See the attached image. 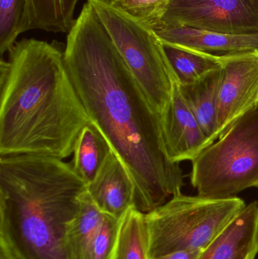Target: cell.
I'll return each mask as SVG.
<instances>
[{
    "label": "cell",
    "mask_w": 258,
    "mask_h": 259,
    "mask_svg": "<svg viewBox=\"0 0 258 259\" xmlns=\"http://www.w3.org/2000/svg\"><path fill=\"white\" fill-rule=\"evenodd\" d=\"M180 26L230 34L258 33V0H172L156 30Z\"/></svg>",
    "instance_id": "obj_7"
},
{
    "label": "cell",
    "mask_w": 258,
    "mask_h": 259,
    "mask_svg": "<svg viewBox=\"0 0 258 259\" xmlns=\"http://www.w3.org/2000/svg\"><path fill=\"white\" fill-rule=\"evenodd\" d=\"M154 31L162 42L217 56L258 51V33L230 34L183 26L161 27Z\"/></svg>",
    "instance_id": "obj_12"
},
{
    "label": "cell",
    "mask_w": 258,
    "mask_h": 259,
    "mask_svg": "<svg viewBox=\"0 0 258 259\" xmlns=\"http://www.w3.org/2000/svg\"><path fill=\"white\" fill-rule=\"evenodd\" d=\"M0 259H15L12 252L2 243H0Z\"/></svg>",
    "instance_id": "obj_23"
},
{
    "label": "cell",
    "mask_w": 258,
    "mask_h": 259,
    "mask_svg": "<svg viewBox=\"0 0 258 259\" xmlns=\"http://www.w3.org/2000/svg\"><path fill=\"white\" fill-rule=\"evenodd\" d=\"M110 35L129 69L162 118L177 81L153 29L114 7L109 0H86Z\"/></svg>",
    "instance_id": "obj_6"
},
{
    "label": "cell",
    "mask_w": 258,
    "mask_h": 259,
    "mask_svg": "<svg viewBox=\"0 0 258 259\" xmlns=\"http://www.w3.org/2000/svg\"><path fill=\"white\" fill-rule=\"evenodd\" d=\"M86 188L62 159L0 156V243L15 259H72L67 228Z\"/></svg>",
    "instance_id": "obj_3"
},
{
    "label": "cell",
    "mask_w": 258,
    "mask_h": 259,
    "mask_svg": "<svg viewBox=\"0 0 258 259\" xmlns=\"http://www.w3.org/2000/svg\"><path fill=\"white\" fill-rule=\"evenodd\" d=\"M56 41L22 39L0 64V156L64 159L90 123Z\"/></svg>",
    "instance_id": "obj_2"
},
{
    "label": "cell",
    "mask_w": 258,
    "mask_h": 259,
    "mask_svg": "<svg viewBox=\"0 0 258 259\" xmlns=\"http://www.w3.org/2000/svg\"><path fill=\"white\" fill-rule=\"evenodd\" d=\"M221 68L188 85L179 84L180 93L200 127L212 143L218 139V92Z\"/></svg>",
    "instance_id": "obj_13"
},
{
    "label": "cell",
    "mask_w": 258,
    "mask_h": 259,
    "mask_svg": "<svg viewBox=\"0 0 258 259\" xmlns=\"http://www.w3.org/2000/svg\"><path fill=\"white\" fill-rule=\"evenodd\" d=\"M112 259H149L145 214L135 207L130 208L121 220Z\"/></svg>",
    "instance_id": "obj_18"
},
{
    "label": "cell",
    "mask_w": 258,
    "mask_h": 259,
    "mask_svg": "<svg viewBox=\"0 0 258 259\" xmlns=\"http://www.w3.org/2000/svg\"><path fill=\"white\" fill-rule=\"evenodd\" d=\"M258 253V202H251L201 251L198 259H254Z\"/></svg>",
    "instance_id": "obj_11"
},
{
    "label": "cell",
    "mask_w": 258,
    "mask_h": 259,
    "mask_svg": "<svg viewBox=\"0 0 258 259\" xmlns=\"http://www.w3.org/2000/svg\"><path fill=\"white\" fill-rule=\"evenodd\" d=\"M121 220L106 215L91 243L86 259H112Z\"/></svg>",
    "instance_id": "obj_21"
},
{
    "label": "cell",
    "mask_w": 258,
    "mask_h": 259,
    "mask_svg": "<svg viewBox=\"0 0 258 259\" xmlns=\"http://www.w3.org/2000/svg\"><path fill=\"white\" fill-rule=\"evenodd\" d=\"M192 163L191 184L198 195L235 197L258 187V107L239 118Z\"/></svg>",
    "instance_id": "obj_5"
},
{
    "label": "cell",
    "mask_w": 258,
    "mask_h": 259,
    "mask_svg": "<svg viewBox=\"0 0 258 259\" xmlns=\"http://www.w3.org/2000/svg\"><path fill=\"white\" fill-rule=\"evenodd\" d=\"M86 192L103 214L118 220L135 207L134 183L114 151L95 179L87 184Z\"/></svg>",
    "instance_id": "obj_10"
},
{
    "label": "cell",
    "mask_w": 258,
    "mask_h": 259,
    "mask_svg": "<svg viewBox=\"0 0 258 259\" xmlns=\"http://www.w3.org/2000/svg\"><path fill=\"white\" fill-rule=\"evenodd\" d=\"M258 107V51L222 56L218 92V139Z\"/></svg>",
    "instance_id": "obj_8"
},
{
    "label": "cell",
    "mask_w": 258,
    "mask_h": 259,
    "mask_svg": "<svg viewBox=\"0 0 258 259\" xmlns=\"http://www.w3.org/2000/svg\"><path fill=\"white\" fill-rule=\"evenodd\" d=\"M162 44L179 84L195 83L221 67L222 56L203 53L180 46Z\"/></svg>",
    "instance_id": "obj_16"
},
{
    "label": "cell",
    "mask_w": 258,
    "mask_h": 259,
    "mask_svg": "<svg viewBox=\"0 0 258 259\" xmlns=\"http://www.w3.org/2000/svg\"><path fill=\"white\" fill-rule=\"evenodd\" d=\"M64 60L91 123L110 143L150 212L182 193L184 175L164 143L162 118L86 2L67 36Z\"/></svg>",
    "instance_id": "obj_1"
},
{
    "label": "cell",
    "mask_w": 258,
    "mask_h": 259,
    "mask_svg": "<svg viewBox=\"0 0 258 259\" xmlns=\"http://www.w3.org/2000/svg\"><path fill=\"white\" fill-rule=\"evenodd\" d=\"M201 249L198 250L182 251L168 254L154 259H198L201 252Z\"/></svg>",
    "instance_id": "obj_22"
},
{
    "label": "cell",
    "mask_w": 258,
    "mask_h": 259,
    "mask_svg": "<svg viewBox=\"0 0 258 259\" xmlns=\"http://www.w3.org/2000/svg\"><path fill=\"white\" fill-rule=\"evenodd\" d=\"M240 198L212 199L180 193L145 214L149 259L204 249L245 208Z\"/></svg>",
    "instance_id": "obj_4"
},
{
    "label": "cell",
    "mask_w": 258,
    "mask_h": 259,
    "mask_svg": "<svg viewBox=\"0 0 258 259\" xmlns=\"http://www.w3.org/2000/svg\"><path fill=\"white\" fill-rule=\"evenodd\" d=\"M27 0H0V53H9L17 42Z\"/></svg>",
    "instance_id": "obj_20"
},
{
    "label": "cell",
    "mask_w": 258,
    "mask_h": 259,
    "mask_svg": "<svg viewBox=\"0 0 258 259\" xmlns=\"http://www.w3.org/2000/svg\"><path fill=\"white\" fill-rule=\"evenodd\" d=\"M109 3L136 21L156 30L172 0H109Z\"/></svg>",
    "instance_id": "obj_19"
},
{
    "label": "cell",
    "mask_w": 258,
    "mask_h": 259,
    "mask_svg": "<svg viewBox=\"0 0 258 259\" xmlns=\"http://www.w3.org/2000/svg\"><path fill=\"white\" fill-rule=\"evenodd\" d=\"M106 214L91 200L87 192L81 197L80 208L69 222L66 239L72 259H86L91 243Z\"/></svg>",
    "instance_id": "obj_17"
},
{
    "label": "cell",
    "mask_w": 258,
    "mask_h": 259,
    "mask_svg": "<svg viewBox=\"0 0 258 259\" xmlns=\"http://www.w3.org/2000/svg\"><path fill=\"white\" fill-rule=\"evenodd\" d=\"M113 151L107 139L92 123L80 132L74 147L72 167L86 183L92 182Z\"/></svg>",
    "instance_id": "obj_15"
},
{
    "label": "cell",
    "mask_w": 258,
    "mask_h": 259,
    "mask_svg": "<svg viewBox=\"0 0 258 259\" xmlns=\"http://www.w3.org/2000/svg\"><path fill=\"white\" fill-rule=\"evenodd\" d=\"M79 0H27L20 34L32 30L67 33L75 22Z\"/></svg>",
    "instance_id": "obj_14"
},
{
    "label": "cell",
    "mask_w": 258,
    "mask_h": 259,
    "mask_svg": "<svg viewBox=\"0 0 258 259\" xmlns=\"http://www.w3.org/2000/svg\"><path fill=\"white\" fill-rule=\"evenodd\" d=\"M164 143L173 162L193 161L212 144L191 112L176 82L171 101L162 116Z\"/></svg>",
    "instance_id": "obj_9"
}]
</instances>
